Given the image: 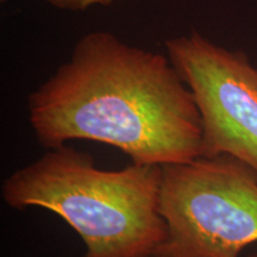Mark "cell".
Returning a JSON list of instances; mask_svg holds the SVG:
<instances>
[{
    "instance_id": "obj_1",
    "label": "cell",
    "mask_w": 257,
    "mask_h": 257,
    "mask_svg": "<svg viewBox=\"0 0 257 257\" xmlns=\"http://www.w3.org/2000/svg\"><path fill=\"white\" fill-rule=\"evenodd\" d=\"M29 120L47 149L93 141L131 163L162 167L202 156L198 106L168 56L107 31L80 38L68 62L31 93Z\"/></svg>"
},
{
    "instance_id": "obj_2",
    "label": "cell",
    "mask_w": 257,
    "mask_h": 257,
    "mask_svg": "<svg viewBox=\"0 0 257 257\" xmlns=\"http://www.w3.org/2000/svg\"><path fill=\"white\" fill-rule=\"evenodd\" d=\"M162 176L156 165L99 169L91 154L64 144L9 175L2 195L16 210L57 214L85 243L82 257H152L167 236Z\"/></svg>"
},
{
    "instance_id": "obj_3",
    "label": "cell",
    "mask_w": 257,
    "mask_h": 257,
    "mask_svg": "<svg viewBox=\"0 0 257 257\" xmlns=\"http://www.w3.org/2000/svg\"><path fill=\"white\" fill-rule=\"evenodd\" d=\"M167 236L152 257H239L257 243V174L230 156L163 166Z\"/></svg>"
},
{
    "instance_id": "obj_4",
    "label": "cell",
    "mask_w": 257,
    "mask_h": 257,
    "mask_svg": "<svg viewBox=\"0 0 257 257\" xmlns=\"http://www.w3.org/2000/svg\"><path fill=\"white\" fill-rule=\"evenodd\" d=\"M167 56L191 89L202 125V156H230L257 174V68L242 51L198 31L166 41Z\"/></svg>"
},
{
    "instance_id": "obj_5",
    "label": "cell",
    "mask_w": 257,
    "mask_h": 257,
    "mask_svg": "<svg viewBox=\"0 0 257 257\" xmlns=\"http://www.w3.org/2000/svg\"><path fill=\"white\" fill-rule=\"evenodd\" d=\"M51 6L61 10H70V11H85L91 6L101 5L108 6L113 0H43Z\"/></svg>"
},
{
    "instance_id": "obj_6",
    "label": "cell",
    "mask_w": 257,
    "mask_h": 257,
    "mask_svg": "<svg viewBox=\"0 0 257 257\" xmlns=\"http://www.w3.org/2000/svg\"><path fill=\"white\" fill-rule=\"evenodd\" d=\"M248 257H257V253H251V255H249Z\"/></svg>"
}]
</instances>
